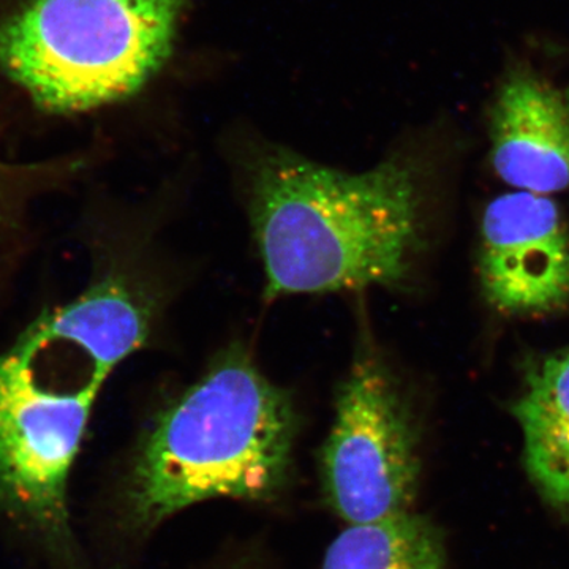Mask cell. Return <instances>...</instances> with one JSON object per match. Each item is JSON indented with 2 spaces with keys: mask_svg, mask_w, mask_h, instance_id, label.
I'll use <instances>...</instances> for the list:
<instances>
[{
  "mask_svg": "<svg viewBox=\"0 0 569 569\" xmlns=\"http://www.w3.org/2000/svg\"><path fill=\"white\" fill-rule=\"evenodd\" d=\"M189 0H31L0 24V70L41 110L132 96L159 71Z\"/></svg>",
  "mask_w": 569,
  "mask_h": 569,
  "instance_id": "obj_3",
  "label": "cell"
},
{
  "mask_svg": "<svg viewBox=\"0 0 569 569\" xmlns=\"http://www.w3.org/2000/svg\"><path fill=\"white\" fill-rule=\"evenodd\" d=\"M249 194L271 299L402 287L425 246L421 178L406 157L351 174L276 149L250 164Z\"/></svg>",
  "mask_w": 569,
  "mask_h": 569,
  "instance_id": "obj_1",
  "label": "cell"
},
{
  "mask_svg": "<svg viewBox=\"0 0 569 569\" xmlns=\"http://www.w3.org/2000/svg\"><path fill=\"white\" fill-rule=\"evenodd\" d=\"M482 296L505 317H549L569 307V223L549 194L503 193L479 227Z\"/></svg>",
  "mask_w": 569,
  "mask_h": 569,
  "instance_id": "obj_5",
  "label": "cell"
},
{
  "mask_svg": "<svg viewBox=\"0 0 569 569\" xmlns=\"http://www.w3.org/2000/svg\"><path fill=\"white\" fill-rule=\"evenodd\" d=\"M326 503L346 526L411 512L419 479L418 429L399 381L369 340L337 391L320 451Z\"/></svg>",
  "mask_w": 569,
  "mask_h": 569,
  "instance_id": "obj_4",
  "label": "cell"
},
{
  "mask_svg": "<svg viewBox=\"0 0 569 569\" xmlns=\"http://www.w3.org/2000/svg\"><path fill=\"white\" fill-rule=\"evenodd\" d=\"M299 417L293 399L241 351L223 356L163 408L127 478V519L148 533L217 498L268 503L291 481Z\"/></svg>",
  "mask_w": 569,
  "mask_h": 569,
  "instance_id": "obj_2",
  "label": "cell"
},
{
  "mask_svg": "<svg viewBox=\"0 0 569 569\" xmlns=\"http://www.w3.org/2000/svg\"><path fill=\"white\" fill-rule=\"evenodd\" d=\"M321 569H445L437 531L413 511L370 526H348Z\"/></svg>",
  "mask_w": 569,
  "mask_h": 569,
  "instance_id": "obj_8",
  "label": "cell"
},
{
  "mask_svg": "<svg viewBox=\"0 0 569 569\" xmlns=\"http://www.w3.org/2000/svg\"><path fill=\"white\" fill-rule=\"evenodd\" d=\"M489 159L498 178L522 192L569 190V91L533 63L512 59L488 107Z\"/></svg>",
  "mask_w": 569,
  "mask_h": 569,
  "instance_id": "obj_6",
  "label": "cell"
},
{
  "mask_svg": "<svg viewBox=\"0 0 569 569\" xmlns=\"http://www.w3.org/2000/svg\"><path fill=\"white\" fill-rule=\"evenodd\" d=\"M511 413L522 432L531 482L569 522V346L523 366Z\"/></svg>",
  "mask_w": 569,
  "mask_h": 569,
  "instance_id": "obj_7",
  "label": "cell"
}]
</instances>
